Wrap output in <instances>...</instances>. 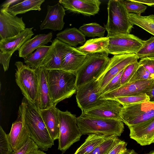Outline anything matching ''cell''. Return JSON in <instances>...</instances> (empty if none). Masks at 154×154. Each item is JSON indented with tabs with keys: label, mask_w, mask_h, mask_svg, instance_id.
Returning <instances> with one entry per match:
<instances>
[{
	"label": "cell",
	"mask_w": 154,
	"mask_h": 154,
	"mask_svg": "<svg viewBox=\"0 0 154 154\" xmlns=\"http://www.w3.org/2000/svg\"><path fill=\"white\" fill-rule=\"evenodd\" d=\"M50 47V46H40L34 53L24 58L26 65L33 69H36L41 67Z\"/></svg>",
	"instance_id": "29"
},
{
	"label": "cell",
	"mask_w": 154,
	"mask_h": 154,
	"mask_svg": "<svg viewBox=\"0 0 154 154\" xmlns=\"http://www.w3.org/2000/svg\"><path fill=\"white\" fill-rule=\"evenodd\" d=\"M38 149L36 143L30 138L21 147L13 151V154H28L31 152Z\"/></svg>",
	"instance_id": "40"
},
{
	"label": "cell",
	"mask_w": 154,
	"mask_h": 154,
	"mask_svg": "<svg viewBox=\"0 0 154 154\" xmlns=\"http://www.w3.org/2000/svg\"><path fill=\"white\" fill-rule=\"evenodd\" d=\"M140 65L138 60L126 66L124 69L120 79L121 86L129 82Z\"/></svg>",
	"instance_id": "36"
},
{
	"label": "cell",
	"mask_w": 154,
	"mask_h": 154,
	"mask_svg": "<svg viewBox=\"0 0 154 154\" xmlns=\"http://www.w3.org/2000/svg\"><path fill=\"white\" fill-rule=\"evenodd\" d=\"M14 65L17 68L15 74L17 84L24 97L36 106L38 85L36 69L30 68L21 61L16 62Z\"/></svg>",
	"instance_id": "7"
},
{
	"label": "cell",
	"mask_w": 154,
	"mask_h": 154,
	"mask_svg": "<svg viewBox=\"0 0 154 154\" xmlns=\"http://www.w3.org/2000/svg\"><path fill=\"white\" fill-rule=\"evenodd\" d=\"M56 106L53 105L49 108L39 110L45 125L54 141L58 140L60 134L58 109Z\"/></svg>",
	"instance_id": "22"
},
{
	"label": "cell",
	"mask_w": 154,
	"mask_h": 154,
	"mask_svg": "<svg viewBox=\"0 0 154 154\" xmlns=\"http://www.w3.org/2000/svg\"><path fill=\"white\" fill-rule=\"evenodd\" d=\"M124 69L113 78L99 93V97L103 94L112 91L121 86V77Z\"/></svg>",
	"instance_id": "39"
},
{
	"label": "cell",
	"mask_w": 154,
	"mask_h": 154,
	"mask_svg": "<svg viewBox=\"0 0 154 154\" xmlns=\"http://www.w3.org/2000/svg\"><path fill=\"white\" fill-rule=\"evenodd\" d=\"M33 28H26L18 35L0 40V51L12 54L34 35Z\"/></svg>",
	"instance_id": "20"
},
{
	"label": "cell",
	"mask_w": 154,
	"mask_h": 154,
	"mask_svg": "<svg viewBox=\"0 0 154 154\" xmlns=\"http://www.w3.org/2000/svg\"><path fill=\"white\" fill-rule=\"evenodd\" d=\"M65 14L64 8L59 2L53 6L48 5L47 13L40 26V29L62 30L65 24L63 18Z\"/></svg>",
	"instance_id": "17"
},
{
	"label": "cell",
	"mask_w": 154,
	"mask_h": 154,
	"mask_svg": "<svg viewBox=\"0 0 154 154\" xmlns=\"http://www.w3.org/2000/svg\"><path fill=\"white\" fill-rule=\"evenodd\" d=\"M77 125L82 135H107L120 136L124 126L122 121L94 117L82 112L77 118Z\"/></svg>",
	"instance_id": "3"
},
{
	"label": "cell",
	"mask_w": 154,
	"mask_h": 154,
	"mask_svg": "<svg viewBox=\"0 0 154 154\" xmlns=\"http://www.w3.org/2000/svg\"><path fill=\"white\" fill-rule=\"evenodd\" d=\"M8 135L13 151L20 148L30 138L23 122L19 116L13 123Z\"/></svg>",
	"instance_id": "21"
},
{
	"label": "cell",
	"mask_w": 154,
	"mask_h": 154,
	"mask_svg": "<svg viewBox=\"0 0 154 154\" xmlns=\"http://www.w3.org/2000/svg\"><path fill=\"white\" fill-rule=\"evenodd\" d=\"M72 47L55 38L52 42L41 67L46 70L61 69L63 60Z\"/></svg>",
	"instance_id": "12"
},
{
	"label": "cell",
	"mask_w": 154,
	"mask_h": 154,
	"mask_svg": "<svg viewBox=\"0 0 154 154\" xmlns=\"http://www.w3.org/2000/svg\"><path fill=\"white\" fill-rule=\"evenodd\" d=\"M154 84V79L146 80L128 82L119 88L101 95L100 99H114L116 98L145 93Z\"/></svg>",
	"instance_id": "13"
},
{
	"label": "cell",
	"mask_w": 154,
	"mask_h": 154,
	"mask_svg": "<svg viewBox=\"0 0 154 154\" xmlns=\"http://www.w3.org/2000/svg\"><path fill=\"white\" fill-rule=\"evenodd\" d=\"M128 127L130 137L140 145H148L154 142V118Z\"/></svg>",
	"instance_id": "18"
},
{
	"label": "cell",
	"mask_w": 154,
	"mask_h": 154,
	"mask_svg": "<svg viewBox=\"0 0 154 154\" xmlns=\"http://www.w3.org/2000/svg\"><path fill=\"white\" fill-rule=\"evenodd\" d=\"M18 116L23 122L30 138L39 149L46 151L54 145V140L45 125L39 109L24 97L19 107Z\"/></svg>",
	"instance_id": "1"
},
{
	"label": "cell",
	"mask_w": 154,
	"mask_h": 154,
	"mask_svg": "<svg viewBox=\"0 0 154 154\" xmlns=\"http://www.w3.org/2000/svg\"><path fill=\"white\" fill-rule=\"evenodd\" d=\"M108 37H103L90 39L82 46L76 48L86 55L107 52L109 44Z\"/></svg>",
	"instance_id": "27"
},
{
	"label": "cell",
	"mask_w": 154,
	"mask_h": 154,
	"mask_svg": "<svg viewBox=\"0 0 154 154\" xmlns=\"http://www.w3.org/2000/svg\"><path fill=\"white\" fill-rule=\"evenodd\" d=\"M120 140L118 136H112L104 140L88 154H108Z\"/></svg>",
	"instance_id": "32"
},
{
	"label": "cell",
	"mask_w": 154,
	"mask_h": 154,
	"mask_svg": "<svg viewBox=\"0 0 154 154\" xmlns=\"http://www.w3.org/2000/svg\"><path fill=\"white\" fill-rule=\"evenodd\" d=\"M79 29L85 36L91 37H103L106 30L105 27L96 23L84 24Z\"/></svg>",
	"instance_id": "31"
},
{
	"label": "cell",
	"mask_w": 154,
	"mask_h": 154,
	"mask_svg": "<svg viewBox=\"0 0 154 154\" xmlns=\"http://www.w3.org/2000/svg\"><path fill=\"white\" fill-rule=\"evenodd\" d=\"M108 19L104 27L107 37L130 34L133 25L131 22L129 13L122 0H109L107 5Z\"/></svg>",
	"instance_id": "4"
},
{
	"label": "cell",
	"mask_w": 154,
	"mask_h": 154,
	"mask_svg": "<svg viewBox=\"0 0 154 154\" xmlns=\"http://www.w3.org/2000/svg\"><path fill=\"white\" fill-rule=\"evenodd\" d=\"M110 60L107 52L87 55L83 63L75 72L77 87L94 79L97 80L106 68Z\"/></svg>",
	"instance_id": "5"
},
{
	"label": "cell",
	"mask_w": 154,
	"mask_h": 154,
	"mask_svg": "<svg viewBox=\"0 0 154 154\" xmlns=\"http://www.w3.org/2000/svg\"><path fill=\"white\" fill-rule=\"evenodd\" d=\"M145 93L149 98V101L154 102V84L150 90Z\"/></svg>",
	"instance_id": "44"
},
{
	"label": "cell",
	"mask_w": 154,
	"mask_h": 154,
	"mask_svg": "<svg viewBox=\"0 0 154 154\" xmlns=\"http://www.w3.org/2000/svg\"><path fill=\"white\" fill-rule=\"evenodd\" d=\"M135 54L138 59L154 57V36L144 41L143 45Z\"/></svg>",
	"instance_id": "34"
},
{
	"label": "cell",
	"mask_w": 154,
	"mask_h": 154,
	"mask_svg": "<svg viewBox=\"0 0 154 154\" xmlns=\"http://www.w3.org/2000/svg\"><path fill=\"white\" fill-rule=\"evenodd\" d=\"M59 2L69 11L87 16L98 13L101 4L99 0H60Z\"/></svg>",
	"instance_id": "16"
},
{
	"label": "cell",
	"mask_w": 154,
	"mask_h": 154,
	"mask_svg": "<svg viewBox=\"0 0 154 154\" xmlns=\"http://www.w3.org/2000/svg\"><path fill=\"white\" fill-rule=\"evenodd\" d=\"M154 79V75L150 73L142 65H140L129 82L149 80Z\"/></svg>",
	"instance_id": "38"
},
{
	"label": "cell",
	"mask_w": 154,
	"mask_h": 154,
	"mask_svg": "<svg viewBox=\"0 0 154 154\" xmlns=\"http://www.w3.org/2000/svg\"><path fill=\"white\" fill-rule=\"evenodd\" d=\"M59 137L58 149L64 153L73 143L79 141L82 134L75 115L58 109Z\"/></svg>",
	"instance_id": "6"
},
{
	"label": "cell",
	"mask_w": 154,
	"mask_h": 154,
	"mask_svg": "<svg viewBox=\"0 0 154 154\" xmlns=\"http://www.w3.org/2000/svg\"><path fill=\"white\" fill-rule=\"evenodd\" d=\"M98 81L94 79L77 87L76 98L78 106L82 112L101 105L105 99H99Z\"/></svg>",
	"instance_id": "10"
},
{
	"label": "cell",
	"mask_w": 154,
	"mask_h": 154,
	"mask_svg": "<svg viewBox=\"0 0 154 154\" xmlns=\"http://www.w3.org/2000/svg\"><path fill=\"white\" fill-rule=\"evenodd\" d=\"M8 134L0 127V154H13Z\"/></svg>",
	"instance_id": "35"
},
{
	"label": "cell",
	"mask_w": 154,
	"mask_h": 154,
	"mask_svg": "<svg viewBox=\"0 0 154 154\" xmlns=\"http://www.w3.org/2000/svg\"><path fill=\"white\" fill-rule=\"evenodd\" d=\"M52 36L51 32L35 35L25 42L18 50L19 57L24 58L28 56L39 47L51 42Z\"/></svg>",
	"instance_id": "23"
},
{
	"label": "cell",
	"mask_w": 154,
	"mask_h": 154,
	"mask_svg": "<svg viewBox=\"0 0 154 154\" xmlns=\"http://www.w3.org/2000/svg\"><path fill=\"white\" fill-rule=\"evenodd\" d=\"M139 63L150 73L154 75V57L141 58Z\"/></svg>",
	"instance_id": "41"
},
{
	"label": "cell",
	"mask_w": 154,
	"mask_h": 154,
	"mask_svg": "<svg viewBox=\"0 0 154 154\" xmlns=\"http://www.w3.org/2000/svg\"><path fill=\"white\" fill-rule=\"evenodd\" d=\"M130 21L133 25L139 26L154 36V15L142 16L129 13Z\"/></svg>",
	"instance_id": "30"
},
{
	"label": "cell",
	"mask_w": 154,
	"mask_h": 154,
	"mask_svg": "<svg viewBox=\"0 0 154 154\" xmlns=\"http://www.w3.org/2000/svg\"><path fill=\"white\" fill-rule=\"evenodd\" d=\"M23 17L11 14L1 9L0 40L17 35L25 29Z\"/></svg>",
	"instance_id": "14"
},
{
	"label": "cell",
	"mask_w": 154,
	"mask_h": 154,
	"mask_svg": "<svg viewBox=\"0 0 154 154\" xmlns=\"http://www.w3.org/2000/svg\"><path fill=\"white\" fill-rule=\"evenodd\" d=\"M12 55L9 54H3L0 51V62L5 72L8 69L10 60Z\"/></svg>",
	"instance_id": "43"
},
{
	"label": "cell",
	"mask_w": 154,
	"mask_h": 154,
	"mask_svg": "<svg viewBox=\"0 0 154 154\" xmlns=\"http://www.w3.org/2000/svg\"><path fill=\"white\" fill-rule=\"evenodd\" d=\"M56 36V38L73 47L82 45L86 42L85 36L75 27L66 28L57 33Z\"/></svg>",
	"instance_id": "25"
},
{
	"label": "cell",
	"mask_w": 154,
	"mask_h": 154,
	"mask_svg": "<svg viewBox=\"0 0 154 154\" xmlns=\"http://www.w3.org/2000/svg\"><path fill=\"white\" fill-rule=\"evenodd\" d=\"M111 136L96 134L89 135L84 143L78 149L74 154H88Z\"/></svg>",
	"instance_id": "28"
},
{
	"label": "cell",
	"mask_w": 154,
	"mask_h": 154,
	"mask_svg": "<svg viewBox=\"0 0 154 154\" xmlns=\"http://www.w3.org/2000/svg\"><path fill=\"white\" fill-rule=\"evenodd\" d=\"M135 54L114 55L105 70L97 79L99 93L114 77L130 64L138 60Z\"/></svg>",
	"instance_id": "11"
},
{
	"label": "cell",
	"mask_w": 154,
	"mask_h": 154,
	"mask_svg": "<svg viewBox=\"0 0 154 154\" xmlns=\"http://www.w3.org/2000/svg\"><path fill=\"white\" fill-rule=\"evenodd\" d=\"M127 143L120 140L108 154H126L128 149Z\"/></svg>",
	"instance_id": "42"
},
{
	"label": "cell",
	"mask_w": 154,
	"mask_h": 154,
	"mask_svg": "<svg viewBox=\"0 0 154 154\" xmlns=\"http://www.w3.org/2000/svg\"><path fill=\"white\" fill-rule=\"evenodd\" d=\"M121 104L114 99H105L101 105L82 112L92 117L119 120L122 121L120 114Z\"/></svg>",
	"instance_id": "15"
},
{
	"label": "cell",
	"mask_w": 154,
	"mask_h": 154,
	"mask_svg": "<svg viewBox=\"0 0 154 154\" xmlns=\"http://www.w3.org/2000/svg\"><path fill=\"white\" fill-rule=\"evenodd\" d=\"M28 154H46L44 152L41 150L38 149L37 150L33 151L29 153Z\"/></svg>",
	"instance_id": "46"
},
{
	"label": "cell",
	"mask_w": 154,
	"mask_h": 154,
	"mask_svg": "<svg viewBox=\"0 0 154 154\" xmlns=\"http://www.w3.org/2000/svg\"><path fill=\"white\" fill-rule=\"evenodd\" d=\"M122 121L128 126L139 124L154 118V102L146 101L122 106Z\"/></svg>",
	"instance_id": "8"
},
{
	"label": "cell",
	"mask_w": 154,
	"mask_h": 154,
	"mask_svg": "<svg viewBox=\"0 0 154 154\" xmlns=\"http://www.w3.org/2000/svg\"><path fill=\"white\" fill-rule=\"evenodd\" d=\"M128 11L129 13H134L140 15L145 12L146 6L134 0H122Z\"/></svg>",
	"instance_id": "37"
},
{
	"label": "cell",
	"mask_w": 154,
	"mask_h": 154,
	"mask_svg": "<svg viewBox=\"0 0 154 154\" xmlns=\"http://www.w3.org/2000/svg\"><path fill=\"white\" fill-rule=\"evenodd\" d=\"M47 77L52 105L71 97L77 91L75 72L62 69L46 70Z\"/></svg>",
	"instance_id": "2"
},
{
	"label": "cell",
	"mask_w": 154,
	"mask_h": 154,
	"mask_svg": "<svg viewBox=\"0 0 154 154\" xmlns=\"http://www.w3.org/2000/svg\"><path fill=\"white\" fill-rule=\"evenodd\" d=\"M126 154H138L134 150L128 149Z\"/></svg>",
	"instance_id": "47"
},
{
	"label": "cell",
	"mask_w": 154,
	"mask_h": 154,
	"mask_svg": "<svg viewBox=\"0 0 154 154\" xmlns=\"http://www.w3.org/2000/svg\"><path fill=\"white\" fill-rule=\"evenodd\" d=\"M38 80L36 106L39 110L51 107L52 105L48 83L46 70L41 67L36 69Z\"/></svg>",
	"instance_id": "19"
},
{
	"label": "cell",
	"mask_w": 154,
	"mask_h": 154,
	"mask_svg": "<svg viewBox=\"0 0 154 154\" xmlns=\"http://www.w3.org/2000/svg\"><path fill=\"white\" fill-rule=\"evenodd\" d=\"M108 38L107 52L114 55L135 54L144 41L131 34L118 35Z\"/></svg>",
	"instance_id": "9"
},
{
	"label": "cell",
	"mask_w": 154,
	"mask_h": 154,
	"mask_svg": "<svg viewBox=\"0 0 154 154\" xmlns=\"http://www.w3.org/2000/svg\"><path fill=\"white\" fill-rule=\"evenodd\" d=\"M45 1V0H17L15 3L4 10L14 16L30 11H40L41 10V5Z\"/></svg>",
	"instance_id": "26"
},
{
	"label": "cell",
	"mask_w": 154,
	"mask_h": 154,
	"mask_svg": "<svg viewBox=\"0 0 154 154\" xmlns=\"http://www.w3.org/2000/svg\"><path fill=\"white\" fill-rule=\"evenodd\" d=\"M148 154H154V150L151 151Z\"/></svg>",
	"instance_id": "48"
},
{
	"label": "cell",
	"mask_w": 154,
	"mask_h": 154,
	"mask_svg": "<svg viewBox=\"0 0 154 154\" xmlns=\"http://www.w3.org/2000/svg\"><path fill=\"white\" fill-rule=\"evenodd\" d=\"M114 99L119 102L122 106L149 101V97L145 93L118 97Z\"/></svg>",
	"instance_id": "33"
},
{
	"label": "cell",
	"mask_w": 154,
	"mask_h": 154,
	"mask_svg": "<svg viewBox=\"0 0 154 154\" xmlns=\"http://www.w3.org/2000/svg\"><path fill=\"white\" fill-rule=\"evenodd\" d=\"M86 56L76 48L72 47L63 60L61 69L75 72L82 65Z\"/></svg>",
	"instance_id": "24"
},
{
	"label": "cell",
	"mask_w": 154,
	"mask_h": 154,
	"mask_svg": "<svg viewBox=\"0 0 154 154\" xmlns=\"http://www.w3.org/2000/svg\"><path fill=\"white\" fill-rule=\"evenodd\" d=\"M135 1L150 6H154V0H134Z\"/></svg>",
	"instance_id": "45"
}]
</instances>
